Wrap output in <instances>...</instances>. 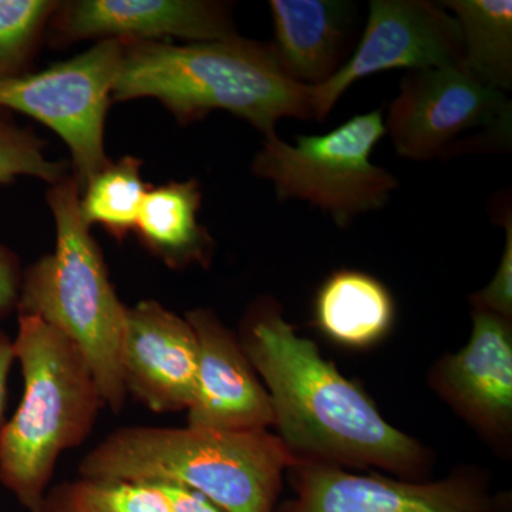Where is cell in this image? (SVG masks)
Instances as JSON below:
<instances>
[{
    "instance_id": "cell-1",
    "label": "cell",
    "mask_w": 512,
    "mask_h": 512,
    "mask_svg": "<svg viewBox=\"0 0 512 512\" xmlns=\"http://www.w3.org/2000/svg\"><path fill=\"white\" fill-rule=\"evenodd\" d=\"M241 346L268 386L279 439L298 460L409 476L423 467L420 444L390 426L312 340L299 336L278 303H256Z\"/></svg>"
},
{
    "instance_id": "cell-2",
    "label": "cell",
    "mask_w": 512,
    "mask_h": 512,
    "mask_svg": "<svg viewBox=\"0 0 512 512\" xmlns=\"http://www.w3.org/2000/svg\"><path fill=\"white\" fill-rule=\"evenodd\" d=\"M156 99L188 124L224 110L266 137L282 119L313 120L312 87L292 82L271 43L232 36L211 42H123L111 99Z\"/></svg>"
},
{
    "instance_id": "cell-3",
    "label": "cell",
    "mask_w": 512,
    "mask_h": 512,
    "mask_svg": "<svg viewBox=\"0 0 512 512\" xmlns=\"http://www.w3.org/2000/svg\"><path fill=\"white\" fill-rule=\"evenodd\" d=\"M298 463L268 430L140 426L111 433L79 470L89 480L185 485L227 512H274L282 474Z\"/></svg>"
},
{
    "instance_id": "cell-4",
    "label": "cell",
    "mask_w": 512,
    "mask_h": 512,
    "mask_svg": "<svg viewBox=\"0 0 512 512\" xmlns=\"http://www.w3.org/2000/svg\"><path fill=\"white\" fill-rule=\"evenodd\" d=\"M13 350L25 389L0 431V483L23 508L43 512L57 458L89 436L103 402L79 349L37 316L19 315Z\"/></svg>"
},
{
    "instance_id": "cell-5",
    "label": "cell",
    "mask_w": 512,
    "mask_h": 512,
    "mask_svg": "<svg viewBox=\"0 0 512 512\" xmlns=\"http://www.w3.org/2000/svg\"><path fill=\"white\" fill-rule=\"evenodd\" d=\"M79 197L76 178H63L47 194L56 221V248L26 272L18 311L37 316L66 336L86 359L103 406L120 412L127 396L120 366L127 308L80 218Z\"/></svg>"
},
{
    "instance_id": "cell-6",
    "label": "cell",
    "mask_w": 512,
    "mask_h": 512,
    "mask_svg": "<svg viewBox=\"0 0 512 512\" xmlns=\"http://www.w3.org/2000/svg\"><path fill=\"white\" fill-rule=\"evenodd\" d=\"M383 136V111L356 114L320 136H296L286 143L266 137L252 163V173L274 184L279 201L309 202L329 215L338 227L382 210L399 181L373 163Z\"/></svg>"
},
{
    "instance_id": "cell-7",
    "label": "cell",
    "mask_w": 512,
    "mask_h": 512,
    "mask_svg": "<svg viewBox=\"0 0 512 512\" xmlns=\"http://www.w3.org/2000/svg\"><path fill=\"white\" fill-rule=\"evenodd\" d=\"M397 156L453 160L510 151L512 104L461 64L407 72L384 119Z\"/></svg>"
},
{
    "instance_id": "cell-8",
    "label": "cell",
    "mask_w": 512,
    "mask_h": 512,
    "mask_svg": "<svg viewBox=\"0 0 512 512\" xmlns=\"http://www.w3.org/2000/svg\"><path fill=\"white\" fill-rule=\"evenodd\" d=\"M121 57V40H101L83 55L43 72L0 80V110L33 117L62 137L72 153L80 190L110 164L104 123Z\"/></svg>"
},
{
    "instance_id": "cell-9",
    "label": "cell",
    "mask_w": 512,
    "mask_h": 512,
    "mask_svg": "<svg viewBox=\"0 0 512 512\" xmlns=\"http://www.w3.org/2000/svg\"><path fill=\"white\" fill-rule=\"evenodd\" d=\"M463 60L460 26L441 3L372 0L365 30L348 62L328 82L312 87L313 120L323 123L357 80L386 70L437 69Z\"/></svg>"
},
{
    "instance_id": "cell-10",
    "label": "cell",
    "mask_w": 512,
    "mask_h": 512,
    "mask_svg": "<svg viewBox=\"0 0 512 512\" xmlns=\"http://www.w3.org/2000/svg\"><path fill=\"white\" fill-rule=\"evenodd\" d=\"M292 470L298 498L285 512H494L490 495L467 478L409 483L313 461Z\"/></svg>"
},
{
    "instance_id": "cell-11",
    "label": "cell",
    "mask_w": 512,
    "mask_h": 512,
    "mask_svg": "<svg viewBox=\"0 0 512 512\" xmlns=\"http://www.w3.org/2000/svg\"><path fill=\"white\" fill-rule=\"evenodd\" d=\"M121 375L153 412L190 409L198 370V340L187 319L154 301L127 308L120 348Z\"/></svg>"
},
{
    "instance_id": "cell-12",
    "label": "cell",
    "mask_w": 512,
    "mask_h": 512,
    "mask_svg": "<svg viewBox=\"0 0 512 512\" xmlns=\"http://www.w3.org/2000/svg\"><path fill=\"white\" fill-rule=\"evenodd\" d=\"M57 37H100L121 42H157L181 37L194 42L237 36L229 6L210 0H80L60 3Z\"/></svg>"
},
{
    "instance_id": "cell-13",
    "label": "cell",
    "mask_w": 512,
    "mask_h": 512,
    "mask_svg": "<svg viewBox=\"0 0 512 512\" xmlns=\"http://www.w3.org/2000/svg\"><path fill=\"white\" fill-rule=\"evenodd\" d=\"M198 340V370L188 426L207 430H266L274 424L271 399L237 339L205 309L190 312Z\"/></svg>"
},
{
    "instance_id": "cell-14",
    "label": "cell",
    "mask_w": 512,
    "mask_h": 512,
    "mask_svg": "<svg viewBox=\"0 0 512 512\" xmlns=\"http://www.w3.org/2000/svg\"><path fill=\"white\" fill-rule=\"evenodd\" d=\"M276 62L292 82H328L353 53L356 6L346 0H271Z\"/></svg>"
},
{
    "instance_id": "cell-15",
    "label": "cell",
    "mask_w": 512,
    "mask_h": 512,
    "mask_svg": "<svg viewBox=\"0 0 512 512\" xmlns=\"http://www.w3.org/2000/svg\"><path fill=\"white\" fill-rule=\"evenodd\" d=\"M439 382L448 399L484 429H510L512 333L507 319L476 309L466 348L441 365Z\"/></svg>"
},
{
    "instance_id": "cell-16",
    "label": "cell",
    "mask_w": 512,
    "mask_h": 512,
    "mask_svg": "<svg viewBox=\"0 0 512 512\" xmlns=\"http://www.w3.org/2000/svg\"><path fill=\"white\" fill-rule=\"evenodd\" d=\"M202 192L197 180L151 188L136 229L141 241L167 264L181 266L210 259L214 241L198 221Z\"/></svg>"
},
{
    "instance_id": "cell-17",
    "label": "cell",
    "mask_w": 512,
    "mask_h": 512,
    "mask_svg": "<svg viewBox=\"0 0 512 512\" xmlns=\"http://www.w3.org/2000/svg\"><path fill=\"white\" fill-rule=\"evenodd\" d=\"M320 329L343 345L367 346L392 326L394 303L382 282L357 271L335 272L316 298Z\"/></svg>"
},
{
    "instance_id": "cell-18",
    "label": "cell",
    "mask_w": 512,
    "mask_h": 512,
    "mask_svg": "<svg viewBox=\"0 0 512 512\" xmlns=\"http://www.w3.org/2000/svg\"><path fill=\"white\" fill-rule=\"evenodd\" d=\"M456 18L463 42L461 66L485 86L512 89L511 0L440 2Z\"/></svg>"
},
{
    "instance_id": "cell-19",
    "label": "cell",
    "mask_w": 512,
    "mask_h": 512,
    "mask_svg": "<svg viewBox=\"0 0 512 512\" xmlns=\"http://www.w3.org/2000/svg\"><path fill=\"white\" fill-rule=\"evenodd\" d=\"M80 191L79 214L84 224L101 225L121 239L136 229L148 187L141 178V161L128 156L117 163L110 161Z\"/></svg>"
},
{
    "instance_id": "cell-20",
    "label": "cell",
    "mask_w": 512,
    "mask_h": 512,
    "mask_svg": "<svg viewBox=\"0 0 512 512\" xmlns=\"http://www.w3.org/2000/svg\"><path fill=\"white\" fill-rule=\"evenodd\" d=\"M59 6L50 0H0V80L28 73L43 30Z\"/></svg>"
},
{
    "instance_id": "cell-21",
    "label": "cell",
    "mask_w": 512,
    "mask_h": 512,
    "mask_svg": "<svg viewBox=\"0 0 512 512\" xmlns=\"http://www.w3.org/2000/svg\"><path fill=\"white\" fill-rule=\"evenodd\" d=\"M55 498L76 512H171L163 493L150 481L83 478Z\"/></svg>"
},
{
    "instance_id": "cell-22",
    "label": "cell",
    "mask_w": 512,
    "mask_h": 512,
    "mask_svg": "<svg viewBox=\"0 0 512 512\" xmlns=\"http://www.w3.org/2000/svg\"><path fill=\"white\" fill-rule=\"evenodd\" d=\"M45 143L33 131L16 126L0 113V185L20 175L37 177L47 183L63 180V164L47 160Z\"/></svg>"
},
{
    "instance_id": "cell-23",
    "label": "cell",
    "mask_w": 512,
    "mask_h": 512,
    "mask_svg": "<svg viewBox=\"0 0 512 512\" xmlns=\"http://www.w3.org/2000/svg\"><path fill=\"white\" fill-rule=\"evenodd\" d=\"M494 220L505 229V247L503 258L498 265L493 281L483 291L471 296L474 308L493 312L495 315L510 319L512 315V212L508 198H497L493 208Z\"/></svg>"
},
{
    "instance_id": "cell-24",
    "label": "cell",
    "mask_w": 512,
    "mask_h": 512,
    "mask_svg": "<svg viewBox=\"0 0 512 512\" xmlns=\"http://www.w3.org/2000/svg\"><path fill=\"white\" fill-rule=\"evenodd\" d=\"M157 485L163 493L171 512H227L212 503L204 494L192 490L190 487L164 481H150Z\"/></svg>"
},
{
    "instance_id": "cell-25",
    "label": "cell",
    "mask_w": 512,
    "mask_h": 512,
    "mask_svg": "<svg viewBox=\"0 0 512 512\" xmlns=\"http://www.w3.org/2000/svg\"><path fill=\"white\" fill-rule=\"evenodd\" d=\"M20 286L18 259L0 245V318L18 306Z\"/></svg>"
},
{
    "instance_id": "cell-26",
    "label": "cell",
    "mask_w": 512,
    "mask_h": 512,
    "mask_svg": "<svg viewBox=\"0 0 512 512\" xmlns=\"http://www.w3.org/2000/svg\"><path fill=\"white\" fill-rule=\"evenodd\" d=\"M13 340L0 330V431L5 426L6 396H8V376L10 367L15 362Z\"/></svg>"
},
{
    "instance_id": "cell-27",
    "label": "cell",
    "mask_w": 512,
    "mask_h": 512,
    "mask_svg": "<svg viewBox=\"0 0 512 512\" xmlns=\"http://www.w3.org/2000/svg\"><path fill=\"white\" fill-rule=\"evenodd\" d=\"M43 512H76L73 510H70L69 507H66V505L60 503L59 500H56L55 497L50 498L49 500H46L45 504V510Z\"/></svg>"
}]
</instances>
